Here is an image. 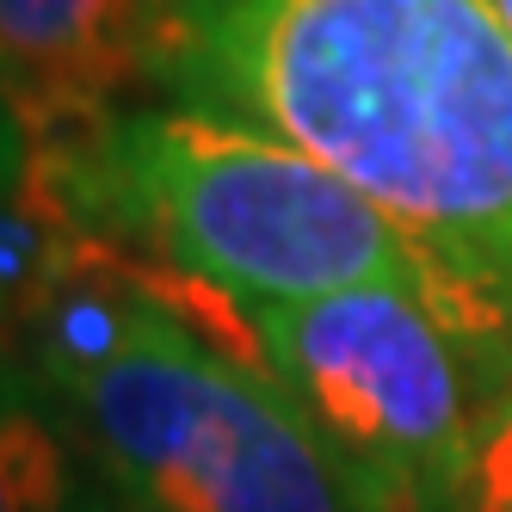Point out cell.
Wrapping results in <instances>:
<instances>
[{
  "instance_id": "obj_1",
  "label": "cell",
  "mask_w": 512,
  "mask_h": 512,
  "mask_svg": "<svg viewBox=\"0 0 512 512\" xmlns=\"http://www.w3.org/2000/svg\"><path fill=\"white\" fill-rule=\"evenodd\" d=\"M142 93L309 155L414 247L512 377V38L494 0H173Z\"/></svg>"
},
{
  "instance_id": "obj_5",
  "label": "cell",
  "mask_w": 512,
  "mask_h": 512,
  "mask_svg": "<svg viewBox=\"0 0 512 512\" xmlns=\"http://www.w3.org/2000/svg\"><path fill=\"white\" fill-rule=\"evenodd\" d=\"M173 0H0V81L38 149H62L142 99Z\"/></svg>"
},
{
  "instance_id": "obj_4",
  "label": "cell",
  "mask_w": 512,
  "mask_h": 512,
  "mask_svg": "<svg viewBox=\"0 0 512 512\" xmlns=\"http://www.w3.org/2000/svg\"><path fill=\"white\" fill-rule=\"evenodd\" d=\"M149 290L247 371H260L334 451L371 512L469 506L482 420L500 377L414 290L371 284L309 303H223L167 284Z\"/></svg>"
},
{
  "instance_id": "obj_8",
  "label": "cell",
  "mask_w": 512,
  "mask_h": 512,
  "mask_svg": "<svg viewBox=\"0 0 512 512\" xmlns=\"http://www.w3.org/2000/svg\"><path fill=\"white\" fill-rule=\"evenodd\" d=\"M38 192H44V149L31 136V124L19 118L7 81H0V210H19Z\"/></svg>"
},
{
  "instance_id": "obj_6",
  "label": "cell",
  "mask_w": 512,
  "mask_h": 512,
  "mask_svg": "<svg viewBox=\"0 0 512 512\" xmlns=\"http://www.w3.org/2000/svg\"><path fill=\"white\" fill-rule=\"evenodd\" d=\"M0 512H93L75 432L7 334H0Z\"/></svg>"
},
{
  "instance_id": "obj_2",
  "label": "cell",
  "mask_w": 512,
  "mask_h": 512,
  "mask_svg": "<svg viewBox=\"0 0 512 512\" xmlns=\"http://www.w3.org/2000/svg\"><path fill=\"white\" fill-rule=\"evenodd\" d=\"M44 192L112 266L223 303H309L395 284L438 309L383 216L309 155L142 93L44 155ZM445 321V315H438Z\"/></svg>"
},
{
  "instance_id": "obj_7",
  "label": "cell",
  "mask_w": 512,
  "mask_h": 512,
  "mask_svg": "<svg viewBox=\"0 0 512 512\" xmlns=\"http://www.w3.org/2000/svg\"><path fill=\"white\" fill-rule=\"evenodd\" d=\"M463 512H512V377L488 401L482 451H475V482H469Z\"/></svg>"
},
{
  "instance_id": "obj_3",
  "label": "cell",
  "mask_w": 512,
  "mask_h": 512,
  "mask_svg": "<svg viewBox=\"0 0 512 512\" xmlns=\"http://www.w3.org/2000/svg\"><path fill=\"white\" fill-rule=\"evenodd\" d=\"M19 352L124 512H371L260 371L105 253L19 321Z\"/></svg>"
},
{
  "instance_id": "obj_9",
  "label": "cell",
  "mask_w": 512,
  "mask_h": 512,
  "mask_svg": "<svg viewBox=\"0 0 512 512\" xmlns=\"http://www.w3.org/2000/svg\"><path fill=\"white\" fill-rule=\"evenodd\" d=\"M494 13H500V25H506V38H512V0H494Z\"/></svg>"
}]
</instances>
